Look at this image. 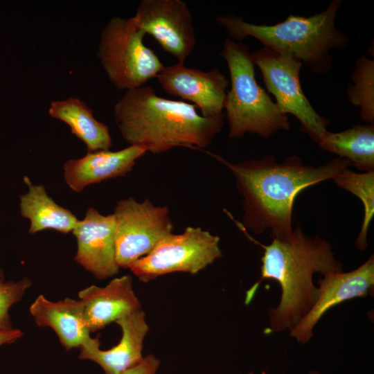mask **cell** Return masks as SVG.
I'll return each mask as SVG.
<instances>
[{
    "label": "cell",
    "instance_id": "6da1fadb",
    "mask_svg": "<svg viewBox=\"0 0 374 374\" xmlns=\"http://www.w3.org/2000/svg\"><path fill=\"white\" fill-rule=\"evenodd\" d=\"M208 153L225 165L235 178L236 188L243 197L241 225L257 234L269 230L273 238L280 240L289 238L294 230L292 211L297 195L314 184L333 179L350 165L349 161L337 157L313 166L304 164L296 156L279 163L271 155L233 163Z\"/></svg>",
    "mask_w": 374,
    "mask_h": 374
},
{
    "label": "cell",
    "instance_id": "7a4b0ae2",
    "mask_svg": "<svg viewBox=\"0 0 374 374\" xmlns=\"http://www.w3.org/2000/svg\"><path fill=\"white\" fill-rule=\"evenodd\" d=\"M114 116L125 141L152 154L177 147L207 148L225 120L224 114L204 117L193 104L164 98L150 85L126 91L116 103Z\"/></svg>",
    "mask_w": 374,
    "mask_h": 374
},
{
    "label": "cell",
    "instance_id": "3957f363",
    "mask_svg": "<svg viewBox=\"0 0 374 374\" xmlns=\"http://www.w3.org/2000/svg\"><path fill=\"white\" fill-rule=\"evenodd\" d=\"M249 238L264 249L260 280L274 279L282 290L278 306L269 311L267 332L292 330L319 298L313 274L341 272L342 265L335 258L329 242L319 236L307 235L299 227L293 230L289 238H273L268 245Z\"/></svg>",
    "mask_w": 374,
    "mask_h": 374
},
{
    "label": "cell",
    "instance_id": "277c9868",
    "mask_svg": "<svg viewBox=\"0 0 374 374\" xmlns=\"http://www.w3.org/2000/svg\"><path fill=\"white\" fill-rule=\"evenodd\" d=\"M341 0H332L323 11L310 17L290 15L271 25L255 24L233 14L221 15L216 23L235 42L252 37L273 51L292 55L317 74L332 68L330 53L346 47L348 36L335 26Z\"/></svg>",
    "mask_w": 374,
    "mask_h": 374
},
{
    "label": "cell",
    "instance_id": "5b68a950",
    "mask_svg": "<svg viewBox=\"0 0 374 374\" xmlns=\"http://www.w3.org/2000/svg\"><path fill=\"white\" fill-rule=\"evenodd\" d=\"M220 54L226 62L231 80L224 107L229 137L251 133L267 139L280 130L288 131L287 115L257 82L249 47L226 37Z\"/></svg>",
    "mask_w": 374,
    "mask_h": 374
},
{
    "label": "cell",
    "instance_id": "8992f818",
    "mask_svg": "<svg viewBox=\"0 0 374 374\" xmlns=\"http://www.w3.org/2000/svg\"><path fill=\"white\" fill-rule=\"evenodd\" d=\"M145 35L133 17H114L102 30L97 57L116 88L126 91L142 87L164 67L144 44Z\"/></svg>",
    "mask_w": 374,
    "mask_h": 374
},
{
    "label": "cell",
    "instance_id": "52a82bcc",
    "mask_svg": "<svg viewBox=\"0 0 374 374\" xmlns=\"http://www.w3.org/2000/svg\"><path fill=\"white\" fill-rule=\"evenodd\" d=\"M251 57L279 109L287 115H293L300 123V130L317 143L328 131L329 121L316 112L302 89V62L266 46L251 53Z\"/></svg>",
    "mask_w": 374,
    "mask_h": 374
},
{
    "label": "cell",
    "instance_id": "ba28073f",
    "mask_svg": "<svg viewBox=\"0 0 374 374\" xmlns=\"http://www.w3.org/2000/svg\"><path fill=\"white\" fill-rule=\"evenodd\" d=\"M219 242L217 235L188 226L180 234L169 235L128 268L143 282L173 272L196 274L222 256Z\"/></svg>",
    "mask_w": 374,
    "mask_h": 374
},
{
    "label": "cell",
    "instance_id": "9c48e42d",
    "mask_svg": "<svg viewBox=\"0 0 374 374\" xmlns=\"http://www.w3.org/2000/svg\"><path fill=\"white\" fill-rule=\"evenodd\" d=\"M112 214L116 260L119 268H128L172 233L168 208L155 206L148 199L141 202L133 197L120 200Z\"/></svg>",
    "mask_w": 374,
    "mask_h": 374
},
{
    "label": "cell",
    "instance_id": "30bf717a",
    "mask_svg": "<svg viewBox=\"0 0 374 374\" xmlns=\"http://www.w3.org/2000/svg\"><path fill=\"white\" fill-rule=\"evenodd\" d=\"M145 34L184 63L193 51L196 39L187 3L181 0H142L132 17Z\"/></svg>",
    "mask_w": 374,
    "mask_h": 374
},
{
    "label": "cell",
    "instance_id": "8fae6325",
    "mask_svg": "<svg viewBox=\"0 0 374 374\" xmlns=\"http://www.w3.org/2000/svg\"><path fill=\"white\" fill-rule=\"evenodd\" d=\"M156 78L167 93L193 103L202 116L222 114L229 80L217 68L204 71L177 62L164 66Z\"/></svg>",
    "mask_w": 374,
    "mask_h": 374
},
{
    "label": "cell",
    "instance_id": "7c38bea8",
    "mask_svg": "<svg viewBox=\"0 0 374 374\" xmlns=\"http://www.w3.org/2000/svg\"><path fill=\"white\" fill-rule=\"evenodd\" d=\"M319 295L310 310L291 330V335L302 344L309 341L312 329L331 308L371 292L374 285V258L372 255L363 265L350 272L329 273L319 278Z\"/></svg>",
    "mask_w": 374,
    "mask_h": 374
},
{
    "label": "cell",
    "instance_id": "4fadbf2b",
    "mask_svg": "<svg viewBox=\"0 0 374 374\" xmlns=\"http://www.w3.org/2000/svg\"><path fill=\"white\" fill-rule=\"evenodd\" d=\"M77 240L76 262L98 279L118 274L115 254V221L113 214L104 215L93 207L87 210L72 231Z\"/></svg>",
    "mask_w": 374,
    "mask_h": 374
},
{
    "label": "cell",
    "instance_id": "5bb4252c",
    "mask_svg": "<svg viewBox=\"0 0 374 374\" xmlns=\"http://www.w3.org/2000/svg\"><path fill=\"white\" fill-rule=\"evenodd\" d=\"M115 322L122 330V337L117 345L107 350H101L99 339L90 337L79 347L80 359L98 364L105 374H121L143 359V340L149 330L142 309Z\"/></svg>",
    "mask_w": 374,
    "mask_h": 374
},
{
    "label": "cell",
    "instance_id": "9a60e30c",
    "mask_svg": "<svg viewBox=\"0 0 374 374\" xmlns=\"http://www.w3.org/2000/svg\"><path fill=\"white\" fill-rule=\"evenodd\" d=\"M146 152L144 148L136 145H130L118 151L87 152L81 158L64 163V178L73 191L81 193L91 184L125 176Z\"/></svg>",
    "mask_w": 374,
    "mask_h": 374
},
{
    "label": "cell",
    "instance_id": "2e32d148",
    "mask_svg": "<svg viewBox=\"0 0 374 374\" xmlns=\"http://www.w3.org/2000/svg\"><path fill=\"white\" fill-rule=\"evenodd\" d=\"M90 332H96L123 316L141 310L129 275L112 279L107 285H90L78 293Z\"/></svg>",
    "mask_w": 374,
    "mask_h": 374
},
{
    "label": "cell",
    "instance_id": "e0dca14e",
    "mask_svg": "<svg viewBox=\"0 0 374 374\" xmlns=\"http://www.w3.org/2000/svg\"><path fill=\"white\" fill-rule=\"evenodd\" d=\"M29 311L39 327H50L55 331L66 350L79 348L91 337L80 299L66 298L51 301L40 294Z\"/></svg>",
    "mask_w": 374,
    "mask_h": 374
},
{
    "label": "cell",
    "instance_id": "ac0fdd59",
    "mask_svg": "<svg viewBox=\"0 0 374 374\" xmlns=\"http://www.w3.org/2000/svg\"><path fill=\"white\" fill-rule=\"evenodd\" d=\"M49 115L65 123L86 145L87 152L109 150L112 145L109 127L93 116V110L76 97L53 100Z\"/></svg>",
    "mask_w": 374,
    "mask_h": 374
},
{
    "label": "cell",
    "instance_id": "d6986e66",
    "mask_svg": "<svg viewBox=\"0 0 374 374\" xmlns=\"http://www.w3.org/2000/svg\"><path fill=\"white\" fill-rule=\"evenodd\" d=\"M24 181L28 190L19 196V210L21 216L30 221L29 233L46 229L62 233L72 232L79 220L76 216L48 196L42 184H32L26 176Z\"/></svg>",
    "mask_w": 374,
    "mask_h": 374
},
{
    "label": "cell",
    "instance_id": "ffe728a7",
    "mask_svg": "<svg viewBox=\"0 0 374 374\" xmlns=\"http://www.w3.org/2000/svg\"><path fill=\"white\" fill-rule=\"evenodd\" d=\"M317 144L359 170H374V123L357 124L337 133L327 131Z\"/></svg>",
    "mask_w": 374,
    "mask_h": 374
},
{
    "label": "cell",
    "instance_id": "44dd1931",
    "mask_svg": "<svg viewBox=\"0 0 374 374\" xmlns=\"http://www.w3.org/2000/svg\"><path fill=\"white\" fill-rule=\"evenodd\" d=\"M335 184L357 197L364 206V218L360 231L355 241L359 250L367 247V233L374 215V170L358 173L344 170L334 179Z\"/></svg>",
    "mask_w": 374,
    "mask_h": 374
},
{
    "label": "cell",
    "instance_id": "7402d4cb",
    "mask_svg": "<svg viewBox=\"0 0 374 374\" xmlns=\"http://www.w3.org/2000/svg\"><path fill=\"white\" fill-rule=\"evenodd\" d=\"M346 94L350 103L359 109L362 120L374 123V60L362 55L357 60Z\"/></svg>",
    "mask_w": 374,
    "mask_h": 374
},
{
    "label": "cell",
    "instance_id": "603a6c76",
    "mask_svg": "<svg viewBox=\"0 0 374 374\" xmlns=\"http://www.w3.org/2000/svg\"><path fill=\"white\" fill-rule=\"evenodd\" d=\"M32 285L28 277L19 281H3L0 283V330L12 328L9 315L12 305L21 301Z\"/></svg>",
    "mask_w": 374,
    "mask_h": 374
},
{
    "label": "cell",
    "instance_id": "cb8c5ba5",
    "mask_svg": "<svg viewBox=\"0 0 374 374\" xmlns=\"http://www.w3.org/2000/svg\"><path fill=\"white\" fill-rule=\"evenodd\" d=\"M160 362L153 355H148L136 365L121 374H156Z\"/></svg>",
    "mask_w": 374,
    "mask_h": 374
},
{
    "label": "cell",
    "instance_id": "d4e9b609",
    "mask_svg": "<svg viewBox=\"0 0 374 374\" xmlns=\"http://www.w3.org/2000/svg\"><path fill=\"white\" fill-rule=\"evenodd\" d=\"M24 335L23 332L17 328H11L0 330V346L14 343Z\"/></svg>",
    "mask_w": 374,
    "mask_h": 374
},
{
    "label": "cell",
    "instance_id": "484cf974",
    "mask_svg": "<svg viewBox=\"0 0 374 374\" xmlns=\"http://www.w3.org/2000/svg\"><path fill=\"white\" fill-rule=\"evenodd\" d=\"M3 281V271L1 270H0V283H1Z\"/></svg>",
    "mask_w": 374,
    "mask_h": 374
},
{
    "label": "cell",
    "instance_id": "4316f807",
    "mask_svg": "<svg viewBox=\"0 0 374 374\" xmlns=\"http://www.w3.org/2000/svg\"><path fill=\"white\" fill-rule=\"evenodd\" d=\"M310 374H319V373H317V372H314V371H312V372H311Z\"/></svg>",
    "mask_w": 374,
    "mask_h": 374
}]
</instances>
